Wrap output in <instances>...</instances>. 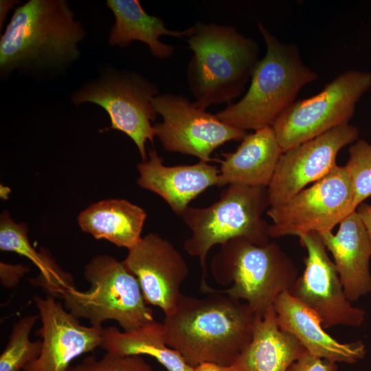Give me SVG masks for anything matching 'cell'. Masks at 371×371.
<instances>
[{
    "mask_svg": "<svg viewBox=\"0 0 371 371\" xmlns=\"http://www.w3.org/2000/svg\"><path fill=\"white\" fill-rule=\"evenodd\" d=\"M306 351L293 335L280 329L271 306L256 317L251 341L228 367L230 371H286Z\"/></svg>",
    "mask_w": 371,
    "mask_h": 371,
    "instance_id": "20",
    "label": "cell"
},
{
    "mask_svg": "<svg viewBox=\"0 0 371 371\" xmlns=\"http://www.w3.org/2000/svg\"><path fill=\"white\" fill-rule=\"evenodd\" d=\"M282 153L272 126L247 134L235 151L223 154L217 186L267 188Z\"/></svg>",
    "mask_w": 371,
    "mask_h": 371,
    "instance_id": "19",
    "label": "cell"
},
{
    "mask_svg": "<svg viewBox=\"0 0 371 371\" xmlns=\"http://www.w3.org/2000/svg\"><path fill=\"white\" fill-rule=\"evenodd\" d=\"M273 306L280 329L293 335L311 355L334 363H353L365 355L362 341L344 344L334 339L319 317L289 291L281 293Z\"/></svg>",
    "mask_w": 371,
    "mask_h": 371,
    "instance_id": "17",
    "label": "cell"
},
{
    "mask_svg": "<svg viewBox=\"0 0 371 371\" xmlns=\"http://www.w3.org/2000/svg\"><path fill=\"white\" fill-rule=\"evenodd\" d=\"M28 271L29 268L22 265H12L1 262V283L6 288H13L19 283L21 278Z\"/></svg>",
    "mask_w": 371,
    "mask_h": 371,
    "instance_id": "29",
    "label": "cell"
},
{
    "mask_svg": "<svg viewBox=\"0 0 371 371\" xmlns=\"http://www.w3.org/2000/svg\"><path fill=\"white\" fill-rule=\"evenodd\" d=\"M106 5L115 19L109 38V44L113 46L126 47L138 41L148 46L153 56L165 59L173 54L174 47L162 43L159 38H188L192 32L191 27L183 30L168 29L161 18L148 14L138 0H107Z\"/></svg>",
    "mask_w": 371,
    "mask_h": 371,
    "instance_id": "21",
    "label": "cell"
},
{
    "mask_svg": "<svg viewBox=\"0 0 371 371\" xmlns=\"http://www.w3.org/2000/svg\"><path fill=\"white\" fill-rule=\"evenodd\" d=\"M258 27L266 44L265 55L258 62L244 96L215 114L245 131L272 126L295 102L300 89L318 78L302 62L296 45L280 42L260 22Z\"/></svg>",
    "mask_w": 371,
    "mask_h": 371,
    "instance_id": "4",
    "label": "cell"
},
{
    "mask_svg": "<svg viewBox=\"0 0 371 371\" xmlns=\"http://www.w3.org/2000/svg\"><path fill=\"white\" fill-rule=\"evenodd\" d=\"M100 348L120 356L149 355L168 371H194L180 353L168 346L163 323L155 320L129 331L115 326L104 328Z\"/></svg>",
    "mask_w": 371,
    "mask_h": 371,
    "instance_id": "23",
    "label": "cell"
},
{
    "mask_svg": "<svg viewBox=\"0 0 371 371\" xmlns=\"http://www.w3.org/2000/svg\"><path fill=\"white\" fill-rule=\"evenodd\" d=\"M318 234L333 257L347 299L355 301L371 293V241L356 210L340 222L335 234Z\"/></svg>",
    "mask_w": 371,
    "mask_h": 371,
    "instance_id": "18",
    "label": "cell"
},
{
    "mask_svg": "<svg viewBox=\"0 0 371 371\" xmlns=\"http://www.w3.org/2000/svg\"><path fill=\"white\" fill-rule=\"evenodd\" d=\"M344 166L353 190V205L357 206L371 196V143L357 139L349 148Z\"/></svg>",
    "mask_w": 371,
    "mask_h": 371,
    "instance_id": "26",
    "label": "cell"
},
{
    "mask_svg": "<svg viewBox=\"0 0 371 371\" xmlns=\"http://www.w3.org/2000/svg\"><path fill=\"white\" fill-rule=\"evenodd\" d=\"M210 269L217 283L228 286L220 292L245 302L260 317L298 278L292 260L276 243L257 245L245 238L221 245Z\"/></svg>",
    "mask_w": 371,
    "mask_h": 371,
    "instance_id": "6",
    "label": "cell"
},
{
    "mask_svg": "<svg viewBox=\"0 0 371 371\" xmlns=\"http://www.w3.org/2000/svg\"><path fill=\"white\" fill-rule=\"evenodd\" d=\"M147 214L141 207L125 199L95 203L78 217L81 229L96 239H104L128 250L142 239Z\"/></svg>",
    "mask_w": 371,
    "mask_h": 371,
    "instance_id": "22",
    "label": "cell"
},
{
    "mask_svg": "<svg viewBox=\"0 0 371 371\" xmlns=\"http://www.w3.org/2000/svg\"><path fill=\"white\" fill-rule=\"evenodd\" d=\"M67 371H155L142 355L120 356L106 352L98 359L91 355Z\"/></svg>",
    "mask_w": 371,
    "mask_h": 371,
    "instance_id": "27",
    "label": "cell"
},
{
    "mask_svg": "<svg viewBox=\"0 0 371 371\" xmlns=\"http://www.w3.org/2000/svg\"><path fill=\"white\" fill-rule=\"evenodd\" d=\"M355 210L352 184L344 166H337L328 175L300 191L286 201L267 210L272 220V238L332 232Z\"/></svg>",
    "mask_w": 371,
    "mask_h": 371,
    "instance_id": "10",
    "label": "cell"
},
{
    "mask_svg": "<svg viewBox=\"0 0 371 371\" xmlns=\"http://www.w3.org/2000/svg\"><path fill=\"white\" fill-rule=\"evenodd\" d=\"M34 300L42 322L36 332L42 338V350L22 371H67L76 357L100 347L102 327L82 325L51 295H36Z\"/></svg>",
    "mask_w": 371,
    "mask_h": 371,
    "instance_id": "15",
    "label": "cell"
},
{
    "mask_svg": "<svg viewBox=\"0 0 371 371\" xmlns=\"http://www.w3.org/2000/svg\"><path fill=\"white\" fill-rule=\"evenodd\" d=\"M355 210L363 222L371 241V205L363 202L359 205Z\"/></svg>",
    "mask_w": 371,
    "mask_h": 371,
    "instance_id": "30",
    "label": "cell"
},
{
    "mask_svg": "<svg viewBox=\"0 0 371 371\" xmlns=\"http://www.w3.org/2000/svg\"><path fill=\"white\" fill-rule=\"evenodd\" d=\"M162 160L155 150H150L148 158L137 165V184L161 197L179 216L198 195L218 185L219 169L208 162L168 166Z\"/></svg>",
    "mask_w": 371,
    "mask_h": 371,
    "instance_id": "16",
    "label": "cell"
},
{
    "mask_svg": "<svg viewBox=\"0 0 371 371\" xmlns=\"http://www.w3.org/2000/svg\"><path fill=\"white\" fill-rule=\"evenodd\" d=\"M85 34L66 1L30 0L15 9L1 36V74L73 61Z\"/></svg>",
    "mask_w": 371,
    "mask_h": 371,
    "instance_id": "2",
    "label": "cell"
},
{
    "mask_svg": "<svg viewBox=\"0 0 371 371\" xmlns=\"http://www.w3.org/2000/svg\"><path fill=\"white\" fill-rule=\"evenodd\" d=\"M336 363L317 358L306 351L286 371H335Z\"/></svg>",
    "mask_w": 371,
    "mask_h": 371,
    "instance_id": "28",
    "label": "cell"
},
{
    "mask_svg": "<svg viewBox=\"0 0 371 371\" xmlns=\"http://www.w3.org/2000/svg\"><path fill=\"white\" fill-rule=\"evenodd\" d=\"M157 86L133 71H112L87 85L72 96L73 102L95 103L108 113L110 128L128 136L136 145L142 161L148 157L146 144L155 137L151 122L157 112L152 99L158 95Z\"/></svg>",
    "mask_w": 371,
    "mask_h": 371,
    "instance_id": "9",
    "label": "cell"
},
{
    "mask_svg": "<svg viewBox=\"0 0 371 371\" xmlns=\"http://www.w3.org/2000/svg\"><path fill=\"white\" fill-rule=\"evenodd\" d=\"M269 207L267 188L232 184L212 205L189 206L180 216L192 234L183 248L199 260L201 292L205 293L211 288L206 280V258L214 246L234 238H245L257 245L269 243V225L262 218Z\"/></svg>",
    "mask_w": 371,
    "mask_h": 371,
    "instance_id": "5",
    "label": "cell"
},
{
    "mask_svg": "<svg viewBox=\"0 0 371 371\" xmlns=\"http://www.w3.org/2000/svg\"><path fill=\"white\" fill-rule=\"evenodd\" d=\"M370 87V73L349 70L319 93L295 101L272 125L282 152L349 123L357 102Z\"/></svg>",
    "mask_w": 371,
    "mask_h": 371,
    "instance_id": "8",
    "label": "cell"
},
{
    "mask_svg": "<svg viewBox=\"0 0 371 371\" xmlns=\"http://www.w3.org/2000/svg\"><path fill=\"white\" fill-rule=\"evenodd\" d=\"M152 104L162 121L153 125L155 136L169 152L179 153L209 162L223 144L242 140L247 134L220 120L186 97L171 93L157 95Z\"/></svg>",
    "mask_w": 371,
    "mask_h": 371,
    "instance_id": "11",
    "label": "cell"
},
{
    "mask_svg": "<svg viewBox=\"0 0 371 371\" xmlns=\"http://www.w3.org/2000/svg\"><path fill=\"white\" fill-rule=\"evenodd\" d=\"M357 127L342 124L284 152L267 187L270 206L281 204L337 167L339 150L358 139Z\"/></svg>",
    "mask_w": 371,
    "mask_h": 371,
    "instance_id": "13",
    "label": "cell"
},
{
    "mask_svg": "<svg viewBox=\"0 0 371 371\" xmlns=\"http://www.w3.org/2000/svg\"><path fill=\"white\" fill-rule=\"evenodd\" d=\"M202 297L181 294L165 316V341L192 368L210 362L234 363L251 340L257 315L249 306L210 288Z\"/></svg>",
    "mask_w": 371,
    "mask_h": 371,
    "instance_id": "1",
    "label": "cell"
},
{
    "mask_svg": "<svg viewBox=\"0 0 371 371\" xmlns=\"http://www.w3.org/2000/svg\"><path fill=\"white\" fill-rule=\"evenodd\" d=\"M39 318V315H29L13 324L8 342L0 356V371H22L38 358L42 341H32L29 337Z\"/></svg>",
    "mask_w": 371,
    "mask_h": 371,
    "instance_id": "25",
    "label": "cell"
},
{
    "mask_svg": "<svg viewBox=\"0 0 371 371\" xmlns=\"http://www.w3.org/2000/svg\"><path fill=\"white\" fill-rule=\"evenodd\" d=\"M194 371H230L228 366H223L216 363L205 362L194 368Z\"/></svg>",
    "mask_w": 371,
    "mask_h": 371,
    "instance_id": "32",
    "label": "cell"
},
{
    "mask_svg": "<svg viewBox=\"0 0 371 371\" xmlns=\"http://www.w3.org/2000/svg\"><path fill=\"white\" fill-rule=\"evenodd\" d=\"M187 38L193 55L187 81L195 104L206 110L240 96L259 61V47L233 26L196 22Z\"/></svg>",
    "mask_w": 371,
    "mask_h": 371,
    "instance_id": "3",
    "label": "cell"
},
{
    "mask_svg": "<svg viewBox=\"0 0 371 371\" xmlns=\"http://www.w3.org/2000/svg\"><path fill=\"white\" fill-rule=\"evenodd\" d=\"M84 276L90 284L89 290L78 291L74 286L60 296L65 308L78 319H88L98 327L113 319L124 331L155 321L137 279L122 261L109 255L96 256L85 265Z\"/></svg>",
    "mask_w": 371,
    "mask_h": 371,
    "instance_id": "7",
    "label": "cell"
},
{
    "mask_svg": "<svg viewBox=\"0 0 371 371\" xmlns=\"http://www.w3.org/2000/svg\"><path fill=\"white\" fill-rule=\"evenodd\" d=\"M122 262L137 279L147 304L160 308L165 316L175 311L188 267L169 240L148 234L128 250Z\"/></svg>",
    "mask_w": 371,
    "mask_h": 371,
    "instance_id": "14",
    "label": "cell"
},
{
    "mask_svg": "<svg viewBox=\"0 0 371 371\" xmlns=\"http://www.w3.org/2000/svg\"><path fill=\"white\" fill-rule=\"evenodd\" d=\"M28 228L25 223H17L3 212L0 216V249L23 256L31 260L39 269L36 280L43 284H49L60 279L64 271L47 251L38 252L31 245Z\"/></svg>",
    "mask_w": 371,
    "mask_h": 371,
    "instance_id": "24",
    "label": "cell"
},
{
    "mask_svg": "<svg viewBox=\"0 0 371 371\" xmlns=\"http://www.w3.org/2000/svg\"><path fill=\"white\" fill-rule=\"evenodd\" d=\"M18 1L13 0H1L0 1V27L1 30L2 25L6 19L8 12L18 3Z\"/></svg>",
    "mask_w": 371,
    "mask_h": 371,
    "instance_id": "31",
    "label": "cell"
},
{
    "mask_svg": "<svg viewBox=\"0 0 371 371\" xmlns=\"http://www.w3.org/2000/svg\"><path fill=\"white\" fill-rule=\"evenodd\" d=\"M299 238L307 251L305 268L289 292L319 317L324 328L361 326L366 313L353 306L346 297L335 265L319 235L313 232Z\"/></svg>",
    "mask_w": 371,
    "mask_h": 371,
    "instance_id": "12",
    "label": "cell"
}]
</instances>
